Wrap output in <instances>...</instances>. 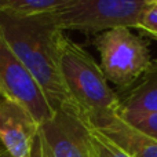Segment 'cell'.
<instances>
[{"instance_id":"obj_9","label":"cell","mask_w":157,"mask_h":157,"mask_svg":"<svg viewBox=\"0 0 157 157\" xmlns=\"http://www.w3.org/2000/svg\"><path fill=\"white\" fill-rule=\"evenodd\" d=\"M119 110H157V61H153L146 73L124 91L120 98Z\"/></svg>"},{"instance_id":"obj_2","label":"cell","mask_w":157,"mask_h":157,"mask_svg":"<svg viewBox=\"0 0 157 157\" xmlns=\"http://www.w3.org/2000/svg\"><path fill=\"white\" fill-rule=\"evenodd\" d=\"M58 71L66 91L83 114L117 112L120 97L112 90L105 73L81 46L61 35L57 43Z\"/></svg>"},{"instance_id":"obj_8","label":"cell","mask_w":157,"mask_h":157,"mask_svg":"<svg viewBox=\"0 0 157 157\" xmlns=\"http://www.w3.org/2000/svg\"><path fill=\"white\" fill-rule=\"evenodd\" d=\"M78 112V110H77ZM80 113V112H78ZM92 127L117 145L131 157H157V141L121 119L117 112L97 114L80 113Z\"/></svg>"},{"instance_id":"obj_13","label":"cell","mask_w":157,"mask_h":157,"mask_svg":"<svg viewBox=\"0 0 157 157\" xmlns=\"http://www.w3.org/2000/svg\"><path fill=\"white\" fill-rule=\"evenodd\" d=\"M136 28L145 30L153 37H157V3L149 4V7L144 11V14L139 18Z\"/></svg>"},{"instance_id":"obj_12","label":"cell","mask_w":157,"mask_h":157,"mask_svg":"<svg viewBox=\"0 0 157 157\" xmlns=\"http://www.w3.org/2000/svg\"><path fill=\"white\" fill-rule=\"evenodd\" d=\"M117 113L128 124L139 130L145 135L157 141V110L156 112H139V110H119Z\"/></svg>"},{"instance_id":"obj_3","label":"cell","mask_w":157,"mask_h":157,"mask_svg":"<svg viewBox=\"0 0 157 157\" xmlns=\"http://www.w3.org/2000/svg\"><path fill=\"white\" fill-rule=\"evenodd\" d=\"M147 7L142 0H69L47 15L62 32L101 35L114 28H136Z\"/></svg>"},{"instance_id":"obj_10","label":"cell","mask_w":157,"mask_h":157,"mask_svg":"<svg viewBox=\"0 0 157 157\" xmlns=\"http://www.w3.org/2000/svg\"><path fill=\"white\" fill-rule=\"evenodd\" d=\"M69 0H0V11L22 17L52 13L63 7Z\"/></svg>"},{"instance_id":"obj_11","label":"cell","mask_w":157,"mask_h":157,"mask_svg":"<svg viewBox=\"0 0 157 157\" xmlns=\"http://www.w3.org/2000/svg\"><path fill=\"white\" fill-rule=\"evenodd\" d=\"M80 117L83 119L84 125H86V139L90 157H131L123 149H120L114 142H112L95 127H92L81 114Z\"/></svg>"},{"instance_id":"obj_5","label":"cell","mask_w":157,"mask_h":157,"mask_svg":"<svg viewBox=\"0 0 157 157\" xmlns=\"http://www.w3.org/2000/svg\"><path fill=\"white\" fill-rule=\"evenodd\" d=\"M0 97L17 101L41 125L54 116L37 81L22 65L0 35Z\"/></svg>"},{"instance_id":"obj_4","label":"cell","mask_w":157,"mask_h":157,"mask_svg":"<svg viewBox=\"0 0 157 157\" xmlns=\"http://www.w3.org/2000/svg\"><path fill=\"white\" fill-rule=\"evenodd\" d=\"M94 46L101 55V69L108 81L128 90L152 65L147 43L131 28H114L95 37Z\"/></svg>"},{"instance_id":"obj_16","label":"cell","mask_w":157,"mask_h":157,"mask_svg":"<svg viewBox=\"0 0 157 157\" xmlns=\"http://www.w3.org/2000/svg\"><path fill=\"white\" fill-rule=\"evenodd\" d=\"M145 3H149V4H153V3H157V0H142Z\"/></svg>"},{"instance_id":"obj_1","label":"cell","mask_w":157,"mask_h":157,"mask_svg":"<svg viewBox=\"0 0 157 157\" xmlns=\"http://www.w3.org/2000/svg\"><path fill=\"white\" fill-rule=\"evenodd\" d=\"M62 30L47 14L22 17L0 11V35L37 81L54 113L75 108L58 71L57 43Z\"/></svg>"},{"instance_id":"obj_7","label":"cell","mask_w":157,"mask_h":157,"mask_svg":"<svg viewBox=\"0 0 157 157\" xmlns=\"http://www.w3.org/2000/svg\"><path fill=\"white\" fill-rule=\"evenodd\" d=\"M39 123L25 106L0 97V144L13 157H32Z\"/></svg>"},{"instance_id":"obj_6","label":"cell","mask_w":157,"mask_h":157,"mask_svg":"<svg viewBox=\"0 0 157 157\" xmlns=\"http://www.w3.org/2000/svg\"><path fill=\"white\" fill-rule=\"evenodd\" d=\"M52 157H90L86 125L77 109L63 108L39 128Z\"/></svg>"},{"instance_id":"obj_15","label":"cell","mask_w":157,"mask_h":157,"mask_svg":"<svg viewBox=\"0 0 157 157\" xmlns=\"http://www.w3.org/2000/svg\"><path fill=\"white\" fill-rule=\"evenodd\" d=\"M0 157H13L7 150H6V147L3 146L2 144H0Z\"/></svg>"},{"instance_id":"obj_14","label":"cell","mask_w":157,"mask_h":157,"mask_svg":"<svg viewBox=\"0 0 157 157\" xmlns=\"http://www.w3.org/2000/svg\"><path fill=\"white\" fill-rule=\"evenodd\" d=\"M36 142H37V150H39V157H52L51 152H50L48 146H47L46 141L43 139V136L39 134L37 135V139H36Z\"/></svg>"}]
</instances>
